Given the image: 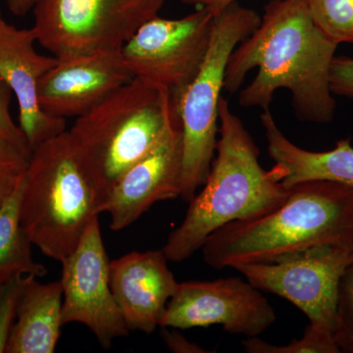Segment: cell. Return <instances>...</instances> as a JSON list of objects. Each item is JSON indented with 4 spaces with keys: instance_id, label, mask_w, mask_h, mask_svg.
Returning a JSON list of instances; mask_svg holds the SVG:
<instances>
[{
    "instance_id": "cell-16",
    "label": "cell",
    "mask_w": 353,
    "mask_h": 353,
    "mask_svg": "<svg viewBox=\"0 0 353 353\" xmlns=\"http://www.w3.org/2000/svg\"><path fill=\"white\" fill-rule=\"evenodd\" d=\"M269 157L285 172L283 183L294 187L306 181L324 180L353 188V148L341 139L328 152H310L290 141L281 131L269 108L260 116Z\"/></svg>"
},
{
    "instance_id": "cell-26",
    "label": "cell",
    "mask_w": 353,
    "mask_h": 353,
    "mask_svg": "<svg viewBox=\"0 0 353 353\" xmlns=\"http://www.w3.org/2000/svg\"><path fill=\"white\" fill-rule=\"evenodd\" d=\"M162 339L166 347L175 353H208L213 352L205 350L196 343L188 341L183 334L176 331H170L167 327L162 328Z\"/></svg>"
},
{
    "instance_id": "cell-21",
    "label": "cell",
    "mask_w": 353,
    "mask_h": 353,
    "mask_svg": "<svg viewBox=\"0 0 353 353\" xmlns=\"http://www.w3.org/2000/svg\"><path fill=\"white\" fill-rule=\"evenodd\" d=\"M31 150L0 134V209L24 182Z\"/></svg>"
},
{
    "instance_id": "cell-4",
    "label": "cell",
    "mask_w": 353,
    "mask_h": 353,
    "mask_svg": "<svg viewBox=\"0 0 353 353\" xmlns=\"http://www.w3.org/2000/svg\"><path fill=\"white\" fill-rule=\"evenodd\" d=\"M180 101L167 88L134 78L77 118L67 134L99 206L180 115Z\"/></svg>"
},
{
    "instance_id": "cell-18",
    "label": "cell",
    "mask_w": 353,
    "mask_h": 353,
    "mask_svg": "<svg viewBox=\"0 0 353 353\" xmlns=\"http://www.w3.org/2000/svg\"><path fill=\"white\" fill-rule=\"evenodd\" d=\"M22 188L23 183L0 209V285L20 275L41 278L48 274L32 257V243L21 226Z\"/></svg>"
},
{
    "instance_id": "cell-14",
    "label": "cell",
    "mask_w": 353,
    "mask_h": 353,
    "mask_svg": "<svg viewBox=\"0 0 353 353\" xmlns=\"http://www.w3.org/2000/svg\"><path fill=\"white\" fill-rule=\"evenodd\" d=\"M31 29L7 22L0 10V79L17 99L19 127L31 152L43 141L66 131V120L48 116L39 104V83L57 58L39 54Z\"/></svg>"
},
{
    "instance_id": "cell-23",
    "label": "cell",
    "mask_w": 353,
    "mask_h": 353,
    "mask_svg": "<svg viewBox=\"0 0 353 353\" xmlns=\"http://www.w3.org/2000/svg\"><path fill=\"white\" fill-rule=\"evenodd\" d=\"M26 281L27 276L20 275L0 285V353L6 352Z\"/></svg>"
},
{
    "instance_id": "cell-9",
    "label": "cell",
    "mask_w": 353,
    "mask_h": 353,
    "mask_svg": "<svg viewBox=\"0 0 353 353\" xmlns=\"http://www.w3.org/2000/svg\"><path fill=\"white\" fill-rule=\"evenodd\" d=\"M214 15L203 8L180 19L155 16L121 48L134 78L170 90L179 99L201 70L212 34Z\"/></svg>"
},
{
    "instance_id": "cell-27",
    "label": "cell",
    "mask_w": 353,
    "mask_h": 353,
    "mask_svg": "<svg viewBox=\"0 0 353 353\" xmlns=\"http://www.w3.org/2000/svg\"><path fill=\"white\" fill-rule=\"evenodd\" d=\"M185 6L196 7V8H203L208 10L212 15H216L221 12L223 9L226 8L230 4L239 0H180Z\"/></svg>"
},
{
    "instance_id": "cell-25",
    "label": "cell",
    "mask_w": 353,
    "mask_h": 353,
    "mask_svg": "<svg viewBox=\"0 0 353 353\" xmlns=\"http://www.w3.org/2000/svg\"><path fill=\"white\" fill-rule=\"evenodd\" d=\"M330 85L334 94L353 99V57H334L330 71Z\"/></svg>"
},
{
    "instance_id": "cell-5",
    "label": "cell",
    "mask_w": 353,
    "mask_h": 353,
    "mask_svg": "<svg viewBox=\"0 0 353 353\" xmlns=\"http://www.w3.org/2000/svg\"><path fill=\"white\" fill-rule=\"evenodd\" d=\"M97 192L74 154L67 130L31 152L21 192V226L32 245L61 263L99 214Z\"/></svg>"
},
{
    "instance_id": "cell-22",
    "label": "cell",
    "mask_w": 353,
    "mask_h": 353,
    "mask_svg": "<svg viewBox=\"0 0 353 353\" xmlns=\"http://www.w3.org/2000/svg\"><path fill=\"white\" fill-rule=\"evenodd\" d=\"M334 340L341 352L353 353V262L341 279Z\"/></svg>"
},
{
    "instance_id": "cell-28",
    "label": "cell",
    "mask_w": 353,
    "mask_h": 353,
    "mask_svg": "<svg viewBox=\"0 0 353 353\" xmlns=\"http://www.w3.org/2000/svg\"><path fill=\"white\" fill-rule=\"evenodd\" d=\"M37 0H6L10 13L18 17H24L34 8Z\"/></svg>"
},
{
    "instance_id": "cell-17",
    "label": "cell",
    "mask_w": 353,
    "mask_h": 353,
    "mask_svg": "<svg viewBox=\"0 0 353 353\" xmlns=\"http://www.w3.org/2000/svg\"><path fill=\"white\" fill-rule=\"evenodd\" d=\"M61 282H39L28 275L6 353H53L61 334Z\"/></svg>"
},
{
    "instance_id": "cell-15",
    "label": "cell",
    "mask_w": 353,
    "mask_h": 353,
    "mask_svg": "<svg viewBox=\"0 0 353 353\" xmlns=\"http://www.w3.org/2000/svg\"><path fill=\"white\" fill-rule=\"evenodd\" d=\"M163 250L131 252L109 264V282L130 331L150 334L159 327L179 283Z\"/></svg>"
},
{
    "instance_id": "cell-8",
    "label": "cell",
    "mask_w": 353,
    "mask_h": 353,
    "mask_svg": "<svg viewBox=\"0 0 353 353\" xmlns=\"http://www.w3.org/2000/svg\"><path fill=\"white\" fill-rule=\"evenodd\" d=\"M352 262L353 248L323 245L234 269L261 292L294 304L309 324L334 334L341 279Z\"/></svg>"
},
{
    "instance_id": "cell-24",
    "label": "cell",
    "mask_w": 353,
    "mask_h": 353,
    "mask_svg": "<svg viewBox=\"0 0 353 353\" xmlns=\"http://www.w3.org/2000/svg\"><path fill=\"white\" fill-rule=\"evenodd\" d=\"M12 95L8 85L0 79V134L17 145L30 150L27 139L21 131L19 125L15 124L11 116L10 104Z\"/></svg>"
},
{
    "instance_id": "cell-2",
    "label": "cell",
    "mask_w": 353,
    "mask_h": 353,
    "mask_svg": "<svg viewBox=\"0 0 353 353\" xmlns=\"http://www.w3.org/2000/svg\"><path fill=\"white\" fill-rule=\"evenodd\" d=\"M218 134L216 157L203 189L189 202L182 224L171 232L162 248L170 261H185L220 228L268 214L289 196L290 189L283 183L284 169L275 164L265 170L252 134L223 97Z\"/></svg>"
},
{
    "instance_id": "cell-13",
    "label": "cell",
    "mask_w": 353,
    "mask_h": 353,
    "mask_svg": "<svg viewBox=\"0 0 353 353\" xmlns=\"http://www.w3.org/2000/svg\"><path fill=\"white\" fill-rule=\"evenodd\" d=\"M132 79L120 50L57 58L39 83V104L52 118L81 117Z\"/></svg>"
},
{
    "instance_id": "cell-12",
    "label": "cell",
    "mask_w": 353,
    "mask_h": 353,
    "mask_svg": "<svg viewBox=\"0 0 353 353\" xmlns=\"http://www.w3.org/2000/svg\"><path fill=\"white\" fill-rule=\"evenodd\" d=\"M181 116L172 121L152 150L124 174L101 206L110 215V228L131 226L157 202L181 197L183 176Z\"/></svg>"
},
{
    "instance_id": "cell-7",
    "label": "cell",
    "mask_w": 353,
    "mask_h": 353,
    "mask_svg": "<svg viewBox=\"0 0 353 353\" xmlns=\"http://www.w3.org/2000/svg\"><path fill=\"white\" fill-rule=\"evenodd\" d=\"M165 0H37L38 43L58 59L121 50L141 26L157 16Z\"/></svg>"
},
{
    "instance_id": "cell-6",
    "label": "cell",
    "mask_w": 353,
    "mask_h": 353,
    "mask_svg": "<svg viewBox=\"0 0 353 353\" xmlns=\"http://www.w3.org/2000/svg\"><path fill=\"white\" fill-rule=\"evenodd\" d=\"M261 23L256 11L230 4L214 16L210 44L199 74L180 101L183 128L181 199L190 202L203 185L215 157L221 92L234 48Z\"/></svg>"
},
{
    "instance_id": "cell-11",
    "label": "cell",
    "mask_w": 353,
    "mask_h": 353,
    "mask_svg": "<svg viewBox=\"0 0 353 353\" xmlns=\"http://www.w3.org/2000/svg\"><path fill=\"white\" fill-rule=\"evenodd\" d=\"M62 324L80 323L109 350L114 340L130 333L109 282L108 253L99 216L90 221L80 243L61 262Z\"/></svg>"
},
{
    "instance_id": "cell-3",
    "label": "cell",
    "mask_w": 353,
    "mask_h": 353,
    "mask_svg": "<svg viewBox=\"0 0 353 353\" xmlns=\"http://www.w3.org/2000/svg\"><path fill=\"white\" fill-rule=\"evenodd\" d=\"M268 214L234 221L208 236L201 252L215 270L263 263L312 248H353V188L331 181L296 183Z\"/></svg>"
},
{
    "instance_id": "cell-10",
    "label": "cell",
    "mask_w": 353,
    "mask_h": 353,
    "mask_svg": "<svg viewBox=\"0 0 353 353\" xmlns=\"http://www.w3.org/2000/svg\"><path fill=\"white\" fill-rule=\"evenodd\" d=\"M276 320L275 309L261 290L248 280L229 277L179 284L159 327L185 330L221 325L227 333L252 338Z\"/></svg>"
},
{
    "instance_id": "cell-1",
    "label": "cell",
    "mask_w": 353,
    "mask_h": 353,
    "mask_svg": "<svg viewBox=\"0 0 353 353\" xmlns=\"http://www.w3.org/2000/svg\"><path fill=\"white\" fill-rule=\"evenodd\" d=\"M336 48L311 18L307 0H270L259 27L230 57L224 90L239 92L248 72L259 68L254 80L241 90V108H269L275 92L285 88L292 92L297 119L332 122L336 99L330 71Z\"/></svg>"
},
{
    "instance_id": "cell-19",
    "label": "cell",
    "mask_w": 353,
    "mask_h": 353,
    "mask_svg": "<svg viewBox=\"0 0 353 353\" xmlns=\"http://www.w3.org/2000/svg\"><path fill=\"white\" fill-rule=\"evenodd\" d=\"M309 13L334 43H353V0H307Z\"/></svg>"
},
{
    "instance_id": "cell-20",
    "label": "cell",
    "mask_w": 353,
    "mask_h": 353,
    "mask_svg": "<svg viewBox=\"0 0 353 353\" xmlns=\"http://www.w3.org/2000/svg\"><path fill=\"white\" fill-rule=\"evenodd\" d=\"M243 350L248 353H340L341 350L331 332L309 324L301 339H294L288 345H275L259 336L243 341Z\"/></svg>"
}]
</instances>
